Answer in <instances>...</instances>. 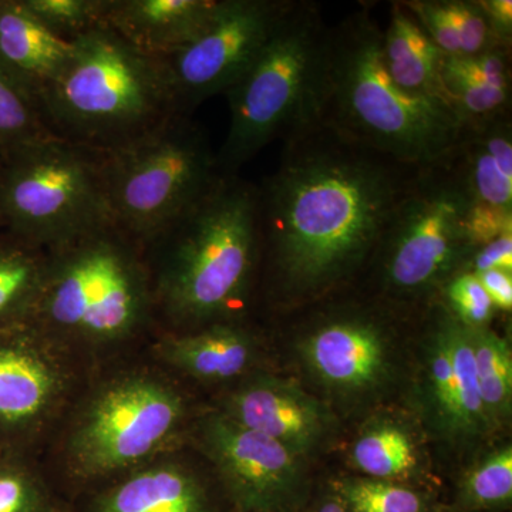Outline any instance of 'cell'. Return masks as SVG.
<instances>
[{"instance_id": "cell-12", "label": "cell", "mask_w": 512, "mask_h": 512, "mask_svg": "<svg viewBox=\"0 0 512 512\" xmlns=\"http://www.w3.org/2000/svg\"><path fill=\"white\" fill-rule=\"evenodd\" d=\"M198 431L202 451L238 512H292L301 503L305 458L220 410L205 416Z\"/></svg>"}, {"instance_id": "cell-31", "label": "cell", "mask_w": 512, "mask_h": 512, "mask_svg": "<svg viewBox=\"0 0 512 512\" xmlns=\"http://www.w3.org/2000/svg\"><path fill=\"white\" fill-rule=\"evenodd\" d=\"M458 500L473 511L495 510L511 504V446L498 448L468 471L461 481Z\"/></svg>"}, {"instance_id": "cell-1", "label": "cell", "mask_w": 512, "mask_h": 512, "mask_svg": "<svg viewBox=\"0 0 512 512\" xmlns=\"http://www.w3.org/2000/svg\"><path fill=\"white\" fill-rule=\"evenodd\" d=\"M258 185L261 279L275 308L298 309L356 284L420 168L312 117L284 138Z\"/></svg>"}, {"instance_id": "cell-18", "label": "cell", "mask_w": 512, "mask_h": 512, "mask_svg": "<svg viewBox=\"0 0 512 512\" xmlns=\"http://www.w3.org/2000/svg\"><path fill=\"white\" fill-rule=\"evenodd\" d=\"M217 0H107L103 25L128 46L164 60L210 18Z\"/></svg>"}, {"instance_id": "cell-30", "label": "cell", "mask_w": 512, "mask_h": 512, "mask_svg": "<svg viewBox=\"0 0 512 512\" xmlns=\"http://www.w3.org/2000/svg\"><path fill=\"white\" fill-rule=\"evenodd\" d=\"M22 451L0 448V512H59Z\"/></svg>"}, {"instance_id": "cell-4", "label": "cell", "mask_w": 512, "mask_h": 512, "mask_svg": "<svg viewBox=\"0 0 512 512\" xmlns=\"http://www.w3.org/2000/svg\"><path fill=\"white\" fill-rule=\"evenodd\" d=\"M72 45L66 66L37 99L53 136L104 156L181 114L161 60L141 55L103 23Z\"/></svg>"}, {"instance_id": "cell-14", "label": "cell", "mask_w": 512, "mask_h": 512, "mask_svg": "<svg viewBox=\"0 0 512 512\" xmlns=\"http://www.w3.org/2000/svg\"><path fill=\"white\" fill-rule=\"evenodd\" d=\"M320 309L299 340L302 359L323 386L339 393H365L389 375L390 332L382 306L346 301Z\"/></svg>"}, {"instance_id": "cell-40", "label": "cell", "mask_w": 512, "mask_h": 512, "mask_svg": "<svg viewBox=\"0 0 512 512\" xmlns=\"http://www.w3.org/2000/svg\"><path fill=\"white\" fill-rule=\"evenodd\" d=\"M59 512H69V511H64V510H62V508H60V511H59Z\"/></svg>"}, {"instance_id": "cell-7", "label": "cell", "mask_w": 512, "mask_h": 512, "mask_svg": "<svg viewBox=\"0 0 512 512\" xmlns=\"http://www.w3.org/2000/svg\"><path fill=\"white\" fill-rule=\"evenodd\" d=\"M111 222L103 154L47 136L0 161V231L45 251Z\"/></svg>"}, {"instance_id": "cell-6", "label": "cell", "mask_w": 512, "mask_h": 512, "mask_svg": "<svg viewBox=\"0 0 512 512\" xmlns=\"http://www.w3.org/2000/svg\"><path fill=\"white\" fill-rule=\"evenodd\" d=\"M329 26L318 3L292 0L251 66L229 87V128L218 168L238 174L275 138L315 117Z\"/></svg>"}, {"instance_id": "cell-5", "label": "cell", "mask_w": 512, "mask_h": 512, "mask_svg": "<svg viewBox=\"0 0 512 512\" xmlns=\"http://www.w3.org/2000/svg\"><path fill=\"white\" fill-rule=\"evenodd\" d=\"M154 313L143 247L107 222L47 251L29 323L64 349L111 348L137 336Z\"/></svg>"}, {"instance_id": "cell-10", "label": "cell", "mask_w": 512, "mask_h": 512, "mask_svg": "<svg viewBox=\"0 0 512 512\" xmlns=\"http://www.w3.org/2000/svg\"><path fill=\"white\" fill-rule=\"evenodd\" d=\"M183 394L151 372L104 380L80 404L64 441L70 476L114 480L164 456L183 430Z\"/></svg>"}, {"instance_id": "cell-38", "label": "cell", "mask_w": 512, "mask_h": 512, "mask_svg": "<svg viewBox=\"0 0 512 512\" xmlns=\"http://www.w3.org/2000/svg\"><path fill=\"white\" fill-rule=\"evenodd\" d=\"M477 276L488 298L493 302L495 311L511 312L512 309V272L485 271Z\"/></svg>"}, {"instance_id": "cell-37", "label": "cell", "mask_w": 512, "mask_h": 512, "mask_svg": "<svg viewBox=\"0 0 512 512\" xmlns=\"http://www.w3.org/2000/svg\"><path fill=\"white\" fill-rule=\"evenodd\" d=\"M478 3L484 10L494 42L512 47L511 0H478Z\"/></svg>"}, {"instance_id": "cell-13", "label": "cell", "mask_w": 512, "mask_h": 512, "mask_svg": "<svg viewBox=\"0 0 512 512\" xmlns=\"http://www.w3.org/2000/svg\"><path fill=\"white\" fill-rule=\"evenodd\" d=\"M72 386L67 349L30 323L0 330V448L23 453Z\"/></svg>"}, {"instance_id": "cell-28", "label": "cell", "mask_w": 512, "mask_h": 512, "mask_svg": "<svg viewBox=\"0 0 512 512\" xmlns=\"http://www.w3.org/2000/svg\"><path fill=\"white\" fill-rule=\"evenodd\" d=\"M330 491L349 512H430L426 494L394 481L345 477L336 480Z\"/></svg>"}, {"instance_id": "cell-16", "label": "cell", "mask_w": 512, "mask_h": 512, "mask_svg": "<svg viewBox=\"0 0 512 512\" xmlns=\"http://www.w3.org/2000/svg\"><path fill=\"white\" fill-rule=\"evenodd\" d=\"M447 164L470 202V211L512 217L511 114L464 123Z\"/></svg>"}, {"instance_id": "cell-15", "label": "cell", "mask_w": 512, "mask_h": 512, "mask_svg": "<svg viewBox=\"0 0 512 512\" xmlns=\"http://www.w3.org/2000/svg\"><path fill=\"white\" fill-rule=\"evenodd\" d=\"M220 412L302 458L323 443L332 423L326 407L299 384L269 375L245 380L228 394Z\"/></svg>"}, {"instance_id": "cell-24", "label": "cell", "mask_w": 512, "mask_h": 512, "mask_svg": "<svg viewBox=\"0 0 512 512\" xmlns=\"http://www.w3.org/2000/svg\"><path fill=\"white\" fill-rule=\"evenodd\" d=\"M353 464L363 477L403 483L420 471L421 454L409 427L394 419L372 421L352 447Z\"/></svg>"}, {"instance_id": "cell-9", "label": "cell", "mask_w": 512, "mask_h": 512, "mask_svg": "<svg viewBox=\"0 0 512 512\" xmlns=\"http://www.w3.org/2000/svg\"><path fill=\"white\" fill-rule=\"evenodd\" d=\"M220 173L207 133L191 116L175 114L146 136L104 154L111 222L144 248Z\"/></svg>"}, {"instance_id": "cell-22", "label": "cell", "mask_w": 512, "mask_h": 512, "mask_svg": "<svg viewBox=\"0 0 512 512\" xmlns=\"http://www.w3.org/2000/svg\"><path fill=\"white\" fill-rule=\"evenodd\" d=\"M382 46L387 72L397 86L404 92L448 103L440 77L444 55L403 2L390 6Z\"/></svg>"}, {"instance_id": "cell-33", "label": "cell", "mask_w": 512, "mask_h": 512, "mask_svg": "<svg viewBox=\"0 0 512 512\" xmlns=\"http://www.w3.org/2000/svg\"><path fill=\"white\" fill-rule=\"evenodd\" d=\"M437 299L446 311L468 329L490 328L495 308L477 276L457 272L441 286Z\"/></svg>"}, {"instance_id": "cell-26", "label": "cell", "mask_w": 512, "mask_h": 512, "mask_svg": "<svg viewBox=\"0 0 512 512\" xmlns=\"http://www.w3.org/2000/svg\"><path fill=\"white\" fill-rule=\"evenodd\" d=\"M470 330L474 366L481 399L491 426L510 419L512 406V355L507 340L491 328Z\"/></svg>"}, {"instance_id": "cell-3", "label": "cell", "mask_w": 512, "mask_h": 512, "mask_svg": "<svg viewBox=\"0 0 512 512\" xmlns=\"http://www.w3.org/2000/svg\"><path fill=\"white\" fill-rule=\"evenodd\" d=\"M370 3L329 26L315 119L400 163H446L464 123L447 101L404 92L387 72Z\"/></svg>"}, {"instance_id": "cell-11", "label": "cell", "mask_w": 512, "mask_h": 512, "mask_svg": "<svg viewBox=\"0 0 512 512\" xmlns=\"http://www.w3.org/2000/svg\"><path fill=\"white\" fill-rule=\"evenodd\" d=\"M292 0H217L207 22L161 60L178 113L237 83L268 42Z\"/></svg>"}, {"instance_id": "cell-27", "label": "cell", "mask_w": 512, "mask_h": 512, "mask_svg": "<svg viewBox=\"0 0 512 512\" xmlns=\"http://www.w3.org/2000/svg\"><path fill=\"white\" fill-rule=\"evenodd\" d=\"M437 305H439L441 323H443L451 359H453L461 429H463L464 443H467V441L480 439L494 427L491 426L485 413L480 387H478L470 330L454 319L441 305L439 299H437Z\"/></svg>"}, {"instance_id": "cell-32", "label": "cell", "mask_w": 512, "mask_h": 512, "mask_svg": "<svg viewBox=\"0 0 512 512\" xmlns=\"http://www.w3.org/2000/svg\"><path fill=\"white\" fill-rule=\"evenodd\" d=\"M107 0H23L50 32L66 40L90 32L103 22Z\"/></svg>"}, {"instance_id": "cell-17", "label": "cell", "mask_w": 512, "mask_h": 512, "mask_svg": "<svg viewBox=\"0 0 512 512\" xmlns=\"http://www.w3.org/2000/svg\"><path fill=\"white\" fill-rule=\"evenodd\" d=\"M111 481L87 512H212L207 487L180 461L156 458Z\"/></svg>"}, {"instance_id": "cell-2", "label": "cell", "mask_w": 512, "mask_h": 512, "mask_svg": "<svg viewBox=\"0 0 512 512\" xmlns=\"http://www.w3.org/2000/svg\"><path fill=\"white\" fill-rule=\"evenodd\" d=\"M143 249L154 308L175 332L244 319L261 274L258 185L220 173Z\"/></svg>"}, {"instance_id": "cell-41", "label": "cell", "mask_w": 512, "mask_h": 512, "mask_svg": "<svg viewBox=\"0 0 512 512\" xmlns=\"http://www.w3.org/2000/svg\"><path fill=\"white\" fill-rule=\"evenodd\" d=\"M0 161H2V158H0Z\"/></svg>"}, {"instance_id": "cell-35", "label": "cell", "mask_w": 512, "mask_h": 512, "mask_svg": "<svg viewBox=\"0 0 512 512\" xmlns=\"http://www.w3.org/2000/svg\"><path fill=\"white\" fill-rule=\"evenodd\" d=\"M403 3L444 56H460V40L444 0H403Z\"/></svg>"}, {"instance_id": "cell-29", "label": "cell", "mask_w": 512, "mask_h": 512, "mask_svg": "<svg viewBox=\"0 0 512 512\" xmlns=\"http://www.w3.org/2000/svg\"><path fill=\"white\" fill-rule=\"evenodd\" d=\"M47 136L35 100L0 66V158Z\"/></svg>"}, {"instance_id": "cell-20", "label": "cell", "mask_w": 512, "mask_h": 512, "mask_svg": "<svg viewBox=\"0 0 512 512\" xmlns=\"http://www.w3.org/2000/svg\"><path fill=\"white\" fill-rule=\"evenodd\" d=\"M72 40L50 32L23 0H0V66L35 100L72 55Z\"/></svg>"}, {"instance_id": "cell-23", "label": "cell", "mask_w": 512, "mask_h": 512, "mask_svg": "<svg viewBox=\"0 0 512 512\" xmlns=\"http://www.w3.org/2000/svg\"><path fill=\"white\" fill-rule=\"evenodd\" d=\"M46 266L45 249L0 231V330L29 323Z\"/></svg>"}, {"instance_id": "cell-36", "label": "cell", "mask_w": 512, "mask_h": 512, "mask_svg": "<svg viewBox=\"0 0 512 512\" xmlns=\"http://www.w3.org/2000/svg\"><path fill=\"white\" fill-rule=\"evenodd\" d=\"M512 272V231L505 232L500 237L491 239L487 244L481 245L467 256L461 272L480 274L485 271Z\"/></svg>"}, {"instance_id": "cell-19", "label": "cell", "mask_w": 512, "mask_h": 512, "mask_svg": "<svg viewBox=\"0 0 512 512\" xmlns=\"http://www.w3.org/2000/svg\"><path fill=\"white\" fill-rule=\"evenodd\" d=\"M258 342L244 319L168 333L158 340L164 365L202 382H229L254 366Z\"/></svg>"}, {"instance_id": "cell-34", "label": "cell", "mask_w": 512, "mask_h": 512, "mask_svg": "<svg viewBox=\"0 0 512 512\" xmlns=\"http://www.w3.org/2000/svg\"><path fill=\"white\" fill-rule=\"evenodd\" d=\"M448 16L460 40V56H473L498 45L478 0H444Z\"/></svg>"}, {"instance_id": "cell-39", "label": "cell", "mask_w": 512, "mask_h": 512, "mask_svg": "<svg viewBox=\"0 0 512 512\" xmlns=\"http://www.w3.org/2000/svg\"><path fill=\"white\" fill-rule=\"evenodd\" d=\"M309 512H349L346 510L345 505L342 504V501L336 497L335 494L330 491V493L326 494L325 497L320 498L318 503H316L315 507H312Z\"/></svg>"}, {"instance_id": "cell-21", "label": "cell", "mask_w": 512, "mask_h": 512, "mask_svg": "<svg viewBox=\"0 0 512 512\" xmlns=\"http://www.w3.org/2000/svg\"><path fill=\"white\" fill-rule=\"evenodd\" d=\"M511 50L493 45L473 56H444L440 77L463 123L511 114Z\"/></svg>"}, {"instance_id": "cell-8", "label": "cell", "mask_w": 512, "mask_h": 512, "mask_svg": "<svg viewBox=\"0 0 512 512\" xmlns=\"http://www.w3.org/2000/svg\"><path fill=\"white\" fill-rule=\"evenodd\" d=\"M468 211L470 202L447 161L420 168L367 266L376 296L396 306L437 299L471 252Z\"/></svg>"}, {"instance_id": "cell-25", "label": "cell", "mask_w": 512, "mask_h": 512, "mask_svg": "<svg viewBox=\"0 0 512 512\" xmlns=\"http://www.w3.org/2000/svg\"><path fill=\"white\" fill-rule=\"evenodd\" d=\"M430 313L426 362L423 370V397L427 416L441 436L464 443L453 359L437 302Z\"/></svg>"}]
</instances>
